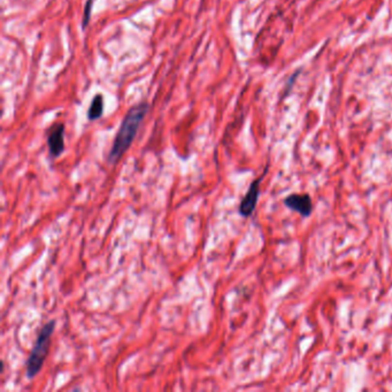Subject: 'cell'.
<instances>
[{
	"label": "cell",
	"instance_id": "6",
	"mask_svg": "<svg viewBox=\"0 0 392 392\" xmlns=\"http://www.w3.org/2000/svg\"><path fill=\"white\" fill-rule=\"evenodd\" d=\"M102 113H104V97L101 95H96L88 110V119L96 121L100 119Z\"/></svg>",
	"mask_w": 392,
	"mask_h": 392
},
{
	"label": "cell",
	"instance_id": "4",
	"mask_svg": "<svg viewBox=\"0 0 392 392\" xmlns=\"http://www.w3.org/2000/svg\"><path fill=\"white\" fill-rule=\"evenodd\" d=\"M289 210L297 212L303 217H310L313 212V201L309 194H292L283 200Z\"/></svg>",
	"mask_w": 392,
	"mask_h": 392
},
{
	"label": "cell",
	"instance_id": "2",
	"mask_svg": "<svg viewBox=\"0 0 392 392\" xmlns=\"http://www.w3.org/2000/svg\"><path fill=\"white\" fill-rule=\"evenodd\" d=\"M54 320H51L40 329L38 336H37L35 345L31 350L30 356L27 360V377L33 378L42 370L44 366L45 359L48 357L49 344H51V337L55 329Z\"/></svg>",
	"mask_w": 392,
	"mask_h": 392
},
{
	"label": "cell",
	"instance_id": "5",
	"mask_svg": "<svg viewBox=\"0 0 392 392\" xmlns=\"http://www.w3.org/2000/svg\"><path fill=\"white\" fill-rule=\"evenodd\" d=\"M65 124L55 123L49 129L48 135V145L51 157L58 158L65 150Z\"/></svg>",
	"mask_w": 392,
	"mask_h": 392
},
{
	"label": "cell",
	"instance_id": "3",
	"mask_svg": "<svg viewBox=\"0 0 392 392\" xmlns=\"http://www.w3.org/2000/svg\"><path fill=\"white\" fill-rule=\"evenodd\" d=\"M267 170H268V167H266L262 175L258 177V179H256L251 183L250 186H248L246 195L243 197L241 205H239V214H241L243 217H250L252 214H253V212L256 211L258 199H259L260 196V185L264 175L267 174Z\"/></svg>",
	"mask_w": 392,
	"mask_h": 392
},
{
	"label": "cell",
	"instance_id": "7",
	"mask_svg": "<svg viewBox=\"0 0 392 392\" xmlns=\"http://www.w3.org/2000/svg\"><path fill=\"white\" fill-rule=\"evenodd\" d=\"M92 5H93V0H88V1H86V4H85V7H84V11H83V22H82L83 29H85L86 26H88V24H89L90 17H91Z\"/></svg>",
	"mask_w": 392,
	"mask_h": 392
},
{
	"label": "cell",
	"instance_id": "1",
	"mask_svg": "<svg viewBox=\"0 0 392 392\" xmlns=\"http://www.w3.org/2000/svg\"><path fill=\"white\" fill-rule=\"evenodd\" d=\"M147 102H141V104L130 108L122 123H121L119 131L115 136L114 143L112 145L110 154H108V163L115 164L122 158V155L128 151L133 139L136 138L139 127H141L145 115L147 114Z\"/></svg>",
	"mask_w": 392,
	"mask_h": 392
}]
</instances>
